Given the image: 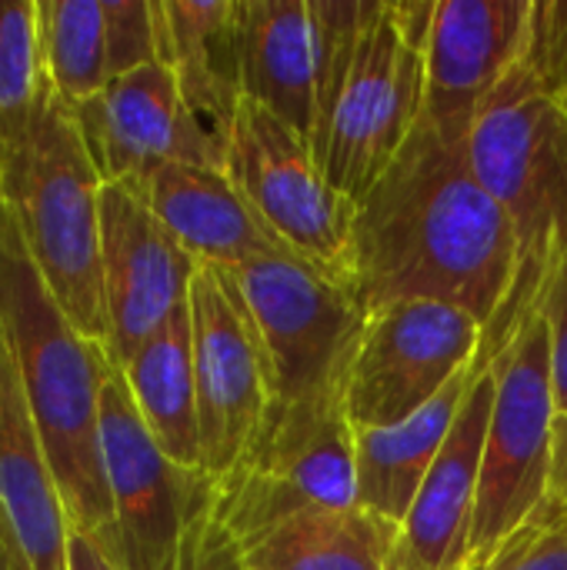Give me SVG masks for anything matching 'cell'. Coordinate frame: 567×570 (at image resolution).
<instances>
[{
  "label": "cell",
  "mask_w": 567,
  "mask_h": 570,
  "mask_svg": "<svg viewBox=\"0 0 567 570\" xmlns=\"http://www.w3.org/2000/svg\"><path fill=\"white\" fill-rule=\"evenodd\" d=\"M518 237L481 187L468 140L424 114L354 217V297L364 317L404 301H441L485 327L495 351L518 284Z\"/></svg>",
  "instance_id": "obj_1"
},
{
  "label": "cell",
  "mask_w": 567,
  "mask_h": 570,
  "mask_svg": "<svg viewBox=\"0 0 567 570\" xmlns=\"http://www.w3.org/2000/svg\"><path fill=\"white\" fill-rule=\"evenodd\" d=\"M0 331L20 367L70 528L107 538L114 528L100 461V387L110 357L87 341L43 284L17 220L0 197Z\"/></svg>",
  "instance_id": "obj_2"
},
{
  "label": "cell",
  "mask_w": 567,
  "mask_h": 570,
  "mask_svg": "<svg viewBox=\"0 0 567 570\" xmlns=\"http://www.w3.org/2000/svg\"><path fill=\"white\" fill-rule=\"evenodd\" d=\"M468 157L481 187L508 214L521 257L498 351L521 317L541 307L548 277L567 257V104L545 94L518 60L481 100Z\"/></svg>",
  "instance_id": "obj_3"
},
{
  "label": "cell",
  "mask_w": 567,
  "mask_h": 570,
  "mask_svg": "<svg viewBox=\"0 0 567 570\" xmlns=\"http://www.w3.org/2000/svg\"><path fill=\"white\" fill-rule=\"evenodd\" d=\"M0 197L70 324L104 347V180L57 94L33 120L27 140L0 164Z\"/></svg>",
  "instance_id": "obj_4"
},
{
  "label": "cell",
  "mask_w": 567,
  "mask_h": 570,
  "mask_svg": "<svg viewBox=\"0 0 567 570\" xmlns=\"http://www.w3.org/2000/svg\"><path fill=\"white\" fill-rule=\"evenodd\" d=\"M434 3L374 0L348 80L314 134L317 164L354 204L371 194L424 114Z\"/></svg>",
  "instance_id": "obj_5"
},
{
  "label": "cell",
  "mask_w": 567,
  "mask_h": 570,
  "mask_svg": "<svg viewBox=\"0 0 567 570\" xmlns=\"http://www.w3.org/2000/svg\"><path fill=\"white\" fill-rule=\"evenodd\" d=\"M358 508V431L348 397L277 404L244 461L214 481V511L241 541L307 514Z\"/></svg>",
  "instance_id": "obj_6"
},
{
  "label": "cell",
  "mask_w": 567,
  "mask_h": 570,
  "mask_svg": "<svg viewBox=\"0 0 567 570\" xmlns=\"http://www.w3.org/2000/svg\"><path fill=\"white\" fill-rule=\"evenodd\" d=\"M491 374L495 401L478 481L471 570L485 568L491 554L548 501L558 407L551 381V331L541 307L525 314L495 351Z\"/></svg>",
  "instance_id": "obj_7"
},
{
  "label": "cell",
  "mask_w": 567,
  "mask_h": 570,
  "mask_svg": "<svg viewBox=\"0 0 567 570\" xmlns=\"http://www.w3.org/2000/svg\"><path fill=\"white\" fill-rule=\"evenodd\" d=\"M190 337L201 417V471L231 474L277 411V381L261 324L231 267L201 264L190 281Z\"/></svg>",
  "instance_id": "obj_8"
},
{
  "label": "cell",
  "mask_w": 567,
  "mask_h": 570,
  "mask_svg": "<svg viewBox=\"0 0 567 570\" xmlns=\"http://www.w3.org/2000/svg\"><path fill=\"white\" fill-rule=\"evenodd\" d=\"M227 177L297 257L354 294L358 204L328 180L297 130L244 100L227 144Z\"/></svg>",
  "instance_id": "obj_9"
},
{
  "label": "cell",
  "mask_w": 567,
  "mask_h": 570,
  "mask_svg": "<svg viewBox=\"0 0 567 570\" xmlns=\"http://www.w3.org/2000/svg\"><path fill=\"white\" fill-rule=\"evenodd\" d=\"M271 351L277 401L344 394L368 317L358 297L294 250L234 271Z\"/></svg>",
  "instance_id": "obj_10"
},
{
  "label": "cell",
  "mask_w": 567,
  "mask_h": 570,
  "mask_svg": "<svg viewBox=\"0 0 567 570\" xmlns=\"http://www.w3.org/2000/svg\"><path fill=\"white\" fill-rule=\"evenodd\" d=\"M100 461L114 511L100 544L120 570H164L187 521L214 498V481L160 451L117 367L100 387Z\"/></svg>",
  "instance_id": "obj_11"
},
{
  "label": "cell",
  "mask_w": 567,
  "mask_h": 570,
  "mask_svg": "<svg viewBox=\"0 0 567 570\" xmlns=\"http://www.w3.org/2000/svg\"><path fill=\"white\" fill-rule=\"evenodd\" d=\"M485 344V327L441 301H404L368 317L348 377L354 431L394 428L428 407Z\"/></svg>",
  "instance_id": "obj_12"
},
{
  "label": "cell",
  "mask_w": 567,
  "mask_h": 570,
  "mask_svg": "<svg viewBox=\"0 0 567 570\" xmlns=\"http://www.w3.org/2000/svg\"><path fill=\"white\" fill-rule=\"evenodd\" d=\"M104 184L137 187L164 164L227 170V144L211 137L164 63L114 77L97 97L70 107Z\"/></svg>",
  "instance_id": "obj_13"
},
{
  "label": "cell",
  "mask_w": 567,
  "mask_h": 570,
  "mask_svg": "<svg viewBox=\"0 0 567 570\" xmlns=\"http://www.w3.org/2000/svg\"><path fill=\"white\" fill-rule=\"evenodd\" d=\"M197 267L140 194L104 184L100 291L104 351L114 367H124L187 304Z\"/></svg>",
  "instance_id": "obj_14"
},
{
  "label": "cell",
  "mask_w": 567,
  "mask_h": 570,
  "mask_svg": "<svg viewBox=\"0 0 567 570\" xmlns=\"http://www.w3.org/2000/svg\"><path fill=\"white\" fill-rule=\"evenodd\" d=\"M531 0H438L428 33L424 117L468 140L481 100L521 60Z\"/></svg>",
  "instance_id": "obj_15"
},
{
  "label": "cell",
  "mask_w": 567,
  "mask_h": 570,
  "mask_svg": "<svg viewBox=\"0 0 567 570\" xmlns=\"http://www.w3.org/2000/svg\"><path fill=\"white\" fill-rule=\"evenodd\" d=\"M491 401L495 374L488 367L471 387L448 444L401 524L388 570H471V534Z\"/></svg>",
  "instance_id": "obj_16"
},
{
  "label": "cell",
  "mask_w": 567,
  "mask_h": 570,
  "mask_svg": "<svg viewBox=\"0 0 567 570\" xmlns=\"http://www.w3.org/2000/svg\"><path fill=\"white\" fill-rule=\"evenodd\" d=\"M130 190L144 197V204L197 264L237 271L257 257L291 250L227 177V170L164 164Z\"/></svg>",
  "instance_id": "obj_17"
},
{
  "label": "cell",
  "mask_w": 567,
  "mask_h": 570,
  "mask_svg": "<svg viewBox=\"0 0 567 570\" xmlns=\"http://www.w3.org/2000/svg\"><path fill=\"white\" fill-rule=\"evenodd\" d=\"M241 10L244 0H154L157 63L174 73L184 104L221 144H231L244 104Z\"/></svg>",
  "instance_id": "obj_18"
},
{
  "label": "cell",
  "mask_w": 567,
  "mask_h": 570,
  "mask_svg": "<svg viewBox=\"0 0 567 570\" xmlns=\"http://www.w3.org/2000/svg\"><path fill=\"white\" fill-rule=\"evenodd\" d=\"M0 511L33 570H67L70 518L20 367L0 331Z\"/></svg>",
  "instance_id": "obj_19"
},
{
  "label": "cell",
  "mask_w": 567,
  "mask_h": 570,
  "mask_svg": "<svg viewBox=\"0 0 567 570\" xmlns=\"http://www.w3.org/2000/svg\"><path fill=\"white\" fill-rule=\"evenodd\" d=\"M244 100L261 104L307 144L317 124V33L311 0H244Z\"/></svg>",
  "instance_id": "obj_20"
},
{
  "label": "cell",
  "mask_w": 567,
  "mask_h": 570,
  "mask_svg": "<svg viewBox=\"0 0 567 570\" xmlns=\"http://www.w3.org/2000/svg\"><path fill=\"white\" fill-rule=\"evenodd\" d=\"M491 367V354H478V361L458 374L428 407L394 428L358 431V508H368L394 524H404L428 471L434 468L448 434L478 384V377Z\"/></svg>",
  "instance_id": "obj_21"
},
{
  "label": "cell",
  "mask_w": 567,
  "mask_h": 570,
  "mask_svg": "<svg viewBox=\"0 0 567 570\" xmlns=\"http://www.w3.org/2000/svg\"><path fill=\"white\" fill-rule=\"evenodd\" d=\"M117 371L124 374L130 397H134L147 431L160 444V451L174 464H180L187 471H201V417H197L190 304H184Z\"/></svg>",
  "instance_id": "obj_22"
},
{
  "label": "cell",
  "mask_w": 567,
  "mask_h": 570,
  "mask_svg": "<svg viewBox=\"0 0 567 570\" xmlns=\"http://www.w3.org/2000/svg\"><path fill=\"white\" fill-rule=\"evenodd\" d=\"M401 524L368 511H307L244 544L247 570H388Z\"/></svg>",
  "instance_id": "obj_23"
},
{
  "label": "cell",
  "mask_w": 567,
  "mask_h": 570,
  "mask_svg": "<svg viewBox=\"0 0 567 570\" xmlns=\"http://www.w3.org/2000/svg\"><path fill=\"white\" fill-rule=\"evenodd\" d=\"M40 50L53 94L70 110L110 83L100 0H37Z\"/></svg>",
  "instance_id": "obj_24"
},
{
  "label": "cell",
  "mask_w": 567,
  "mask_h": 570,
  "mask_svg": "<svg viewBox=\"0 0 567 570\" xmlns=\"http://www.w3.org/2000/svg\"><path fill=\"white\" fill-rule=\"evenodd\" d=\"M50 97L37 0H0V164L27 140Z\"/></svg>",
  "instance_id": "obj_25"
},
{
  "label": "cell",
  "mask_w": 567,
  "mask_h": 570,
  "mask_svg": "<svg viewBox=\"0 0 567 570\" xmlns=\"http://www.w3.org/2000/svg\"><path fill=\"white\" fill-rule=\"evenodd\" d=\"M478 570H567V508L548 498Z\"/></svg>",
  "instance_id": "obj_26"
},
{
  "label": "cell",
  "mask_w": 567,
  "mask_h": 570,
  "mask_svg": "<svg viewBox=\"0 0 567 570\" xmlns=\"http://www.w3.org/2000/svg\"><path fill=\"white\" fill-rule=\"evenodd\" d=\"M521 63L545 94L567 104V0H531Z\"/></svg>",
  "instance_id": "obj_27"
},
{
  "label": "cell",
  "mask_w": 567,
  "mask_h": 570,
  "mask_svg": "<svg viewBox=\"0 0 567 570\" xmlns=\"http://www.w3.org/2000/svg\"><path fill=\"white\" fill-rule=\"evenodd\" d=\"M107 27L110 80L147 63H157V17L154 0H100Z\"/></svg>",
  "instance_id": "obj_28"
},
{
  "label": "cell",
  "mask_w": 567,
  "mask_h": 570,
  "mask_svg": "<svg viewBox=\"0 0 567 570\" xmlns=\"http://www.w3.org/2000/svg\"><path fill=\"white\" fill-rule=\"evenodd\" d=\"M164 570H247L244 548L217 518L214 498L187 521L180 544Z\"/></svg>",
  "instance_id": "obj_29"
},
{
  "label": "cell",
  "mask_w": 567,
  "mask_h": 570,
  "mask_svg": "<svg viewBox=\"0 0 567 570\" xmlns=\"http://www.w3.org/2000/svg\"><path fill=\"white\" fill-rule=\"evenodd\" d=\"M541 311L551 331V381H555V407L567 417V257L555 267L541 291Z\"/></svg>",
  "instance_id": "obj_30"
},
{
  "label": "cell",
  "mask_w": 567,
  "mask_h": 570,
  "mask_svg": "<svg viewBox=\"0 0 567 570\" xmlns=\"http://www.w3.org/2000/svg\"><path fill=\"white\" fill-rule=\"evenodd\" d=\"M67 570H120V564L110 558V551L100 544L97 534L70 528V538H67Z\"/></svg>",
  "instance_id": "obj_31"
},
{
  "label": "cell",
  "mask_w": 567,
  "mask_h": 570,
  "mask_svg": "<svg viewBox=\"0 0 567 570\" xmlns=\"http://www.w3.org/2000/svg\"><path fill=\"white\" fill-rule=\"evenodd\" d=\"M548 498L567 508V417H555V434H551V484Z\"/></svg>",
  "instance_id": "obj_32"
},
{
  "label": "cell",
  "mask_w": 567,
  "mask_h": 570,
  "mask_svg": "<svg viewBox=\"0 0 567 570\" xmlns=\"http://www.w3.org/2000/svg\"><path fill=\"white\" fill-rule=\"evenodd\" d=\"M0 570H33L23 544L17 541V531L10 528L3 511H0Z\"/></svg>",
  "instance_id": "obj_33"
}]
</instances>
